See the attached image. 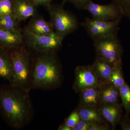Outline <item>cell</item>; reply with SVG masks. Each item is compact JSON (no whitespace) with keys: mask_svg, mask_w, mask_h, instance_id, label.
Listing matches in <instances>:
<instances>
[{"mask_svg":"<svg viewBox=\"0 0 130 130\" xmlns=\"http://www.w3.org/2000/svg\"><path fill=\"white\" fill-rule=\"evenodd\" d=\"M28 92L13 87L0 89V106L8 122L13 128H21L30 119L31 105Z\"/></svg>","mask_w":130,"mask_h":130,"instance_id":"cell-1","label":"cell"},{"mask_svg":"<svg viewBox=\"0 0 130 130\" xmlns=\"http://www.w3.org/2000/svg\"><path fill=\"white\" fill-rule=\"evenodd\" d=\"M60 66L54 53L43 54L38 57L31 77V86L33 88L49 90L60 85Z\"/></svg>","mask_w":130,"mask_h":130,"instance_id":"cell-2","label":"cell"},{"mask_svg":"<svg viewBox=\"0 0 130 130\" xmlns=\"http://www.w3.org/2000/svg\"><path fill=\"white\" fill-rule=\"evenodd\" d=\"M9 56L13 69L10 82L12 86L29 91L31 77L29 54L24 49L19 48L13 51Z\"/></svg>","mask_w":130,"mask_h":130,"instance_id":"cell-3","label":"cell"},{"mask_svg":"<svg viewBox=\"0 0 130 130\" xmlns=\"http://www.w3.org/2000/svg\"><path fill=\"white\" fill-rule=\"evenodd\" d=\"M64 3L47 6L55 32L63 39L75 31L79 25L76 17L64 8Z\"/></svg>","mask_w":130,"mask_h":130,"instance_id":"cell-4","label":"cell"},{"mask_svg":"<svg viewBox=\"0 0 130 130\" xmlns=\"http://www.w3.org/2000/svg\"><path fill=\"white\" fill-rule=\"evenodd\" d=\"M24 36L30 47L43 54L54 53L60 47L64 39L55 32L47 35H37L26 29Z\"/></svg>","mask_w":130,"mask_h":130,"instance_id":"cell-5","label":"cell"},{"mask_svg":"<svg viewBox=\"0 0 130 130\" xmlns=\"http://www.w3.org/2000/svg\"><path fill=\"white\" fill-rule=\"evenodd\" d=\"M96 57L114 64L121 61V48L116 35L93 40Z\"/></svg>","mask_w":130,"mask_h":130,"instance_id":"cell-6","label":"cell"},{"mask_svg":"<svg viewBox=\"0 0 130 130\" xmlns=\"http://www.w3.org/2000/svg\"><path fill=\"white\" fill-rule=\"evenodd\" d=\"M119 21H107L87 18L81 25L93 40L116 35Z\"/></svg>","mask_w":130,"mask_h":130,"instance_id":"cell-7","label":"cell"},{"mask_svg":"<svg viewBox=\"0 0 130 130\" xmlns=\"http://www.w3.org/2000/svg\"><path fill=\"white\" fill-rule=\"evenodd\" d=\"M74 73L73 89L76 93H79L85 89L100 87L103 85L95 74L90 65L77 67Z\"/></svg>","mask_w":130,"mask_h":130,"instance_id":"cell-8","label":"cell"},{"mask_svg":"<svg viewBox=\"0 0 130 130\" xmlns=\"http://www.w3.org/2000/svg\"><path fill=\"white\" fill-rule=\"evenodd\" d=\"M84 10L88 12L93 18L103 21H119L123 15L119 8L112 2L103 5L91 1L86 5Z\"/></svg>","mask_w":130,"mask_h":130,"instance_id":"cell-9","label":"cell"},{"mask_svg":"<svg viewBox=\"0 0 130 130\" xmlns=\"http://www.w3.org/2000/svg\"><path fill=\"white\" fill-rule=\"evenodd\" d=\"M98 107L103 117L110 124L112 129H115L122 116L121 106L105 103L100 105Z\"/></svg>","mask_w":130,"mask_h":130,"instance_id":"cell-10","label":"cell"},{"mask_svg":"<svg viewBox=\"0 0 130 130\" xmlns=\"http://www.w3.org/2000/svg\"><path fill=\"white\" fill-rule=\"evenodd\" d=\"M35 5L30 0H14L13 14L19 21L35 16Z\"/></svg>","mask_w":130,"mask_h":130,"instance_id":"cell-11","label":"cell"},{"mask_svg":"<svg viewBox=\"0 0 130 130\" xmlns=\"http://www.w3.org/2000/svg\"><path fill=\"white\" fill-rule=\"evenodd\" d=\"M113 66V64L98 57L91 65L93 72L103 84L109 83Z\"/></svg>","mask_w":130,"mask_h":130,"instance_id":"cell-12","label":"cell"},{"mask_svg":"<svg viewBox=\"0 0 130 130\" xmlns=\"http://www.w3.org/2000/svg\"><path fill=\"white\" fill-rule=\"evenodd\" d=\"M26 29L37 35H47L55 32L51 22H48L41 17L35 16L32 17Z\"/></svg>","mask_w":130,"mask_h":130,"instance_id":"cell-13","label":"cell"},{"mask_svg":"<svg viewBox=\"0 0 130 130\" xmlns=\"http://www.w3.org/2000/svg\"><path fill=\"white\" fill-rule=\"evenodd\" d=\"M23 41L20 30H11L0 28V46L7 48L18 46Z\"/></svg>","mask_w":130,"mask_h":130,"instance_id":"cell-14","label":"cell"},{"mask_svg":"<svg viewBox=\"0 0 130 130\" xmlns=\"http://www.w3.org/2000/svg\"><path fill=\"white\" fill-rule=\"evenodd\" d=\"M120 98L119 89L111 84H104L100 87V105L113 103L121 106L119 103Z\"/></svg>","mask_w":130,"mask_h":130,"instance_id":"cell-15","label":"cell"},{"mask_svg":"<svg viewBox=\"0 0 130 130\" xmlns=\"http://www.w3.org/2000/svg\"><path fill=\"white\" fill-rule=\"evenodd\" d=\"M100 87L89 88L81 91L79 93L78 106L98 107L100 105Z\"/></svg>","mask_w":130,"mask_h":130,"instance_id":"cell-16","label":"cell"},{"mask_svg":"<svg viewBox=\"0 0 130 130\" xmlns=\"http://www.w3.org/2000/svg\"><path fill=\"white\" fill-rule=\"evenodd\" d=\"M77 109L81 119L107 124L98 107L78 106Z\"/></svg>","mask_w":130,"mask_h":130,"instance_id":"cell-17","label":"cell"},{"mask_svg":"<svg viewBox=\"0 0 130 130\" xmlns=\"http://www.w3.org/2000/svg\"><path fill=\"white\" fill-rule=\"evenodd\" d=\"M13 73L12 64L10 56L0 53V77L11 82Z\"/></svg>","mask_w":130,"mask_h":130,"instance_id":"cell-18","label":"cell"},{"mask_svg":"<svg viewBox=\"0 0 130 130\" xmlns=\"http://www.w3.org/2000/svg\"><path fill=\"white\" fill-rule=\"evenodd\" d=\"M121 65V61L114 64L109 81V84L119 89L125 84Z\"/></svg>","mask_w":130,"mask_h":130,"instance_id":"cell-19","label":"cell"},{"mask_svg":"<svg viewBox=\"0 0 130 130\" xmlns=\"http://www.w3.org/2000/svg\"><path fill=\"white\" fill-rule=\"evenodd\" d=\"M19 21L13 14L0 16V28L8 30H19Z\"/></svg>","mask_w":130,"mask_h":130,"instance_id":"cell-20","label":"cell"},{"mask_svg":"<svg viewBox=\"0 0 130 130\" xmlns=\"http://www.w3.org/2000/svg\"><path fill=\"white\" fill-rule=\"evenodd\" d=\"M119 90L122 106L125 110L126 115L128 116L130 113V86L125 83Z\"/></svg>","mask_w":130,"mask_h":130,"instance_id":"cell-21","label":"cell"},{"mask_svg":"<svg viewBox=\"0 0 130 130\" xmlns=\"http://www.w3.org/2000/svg\"><path fill=\"white\" fill-rule=\"evenodd\" d=\"M14 0L0 1V16L13 14Z\"/></svg>","mask_w":130,"mask_h":130,"instance_id":"cell-22","label":"cell"},{"mask_svg":"<svg viewBox=\"0 0 130 130\" xmlns=\"http://www.w3.org/2000/svg\"><path fill=\"white\" fill-rule=\"evenodd\" d=\"M119 8L123 15L130 19V0H111Z\"/></svg>","mask_w":130,"mask_h":130,"instance_id":"cell-23","label":"cell"},{"mask_svg":"<svg viewBox=\"0 0 130 130\" xmlns=\"http://www.w3.org/2000/svg\"><path fill=\"white\" fill-rule=\"evenodd\" d=\"M80 117L77 109L72 112L65 120V123L73 129L80 120Z\"/></svg>","mask_w":130,"mask_h":130,"instance_id":"cell-24","label":"cell"},{"mask_svg":"<svg viewBox=\"0 0 130 130\" xmlns=\"http://www.w3.org/2000/svg\"><path fill=\"white\" fill-rule=\"evenodd\" d=\"M93 0H63V2H68L71 3L77 9L79 10L84 9L86 5Z\"/></svg>","mask_w":130,"mask_h":130,"instance_id":"cell-25","label":"cell"},{"mask_svg":"<svg viewBox=\"0 0 130 130\" xmlns=\"http://www.w3.org/2000/svg\"><path fill=\"white\" fill-rule=\"evenodd\" d=\"M93 122L80 119L79 122L73 128V130H89Z\"/></svg>","mask_w":130,"mask_h":130,"instance_id":"cell-26","label":"cell"},{"mask_svg":"<svg viewBox=\"0 0 130 130\" xmlns=\"http://www.w3.org/2000/svg\"><path fill=\"white\" fill-rule=\"evenodd\" d=\"M119 123L122 130H130V119L128 116L125 115L121 116Z\"/></svg>","mask_w":130,"mask_h":130,"instance_id":"cell-27","label":"cell"},{"mask_svg":"<svg viewBox=\"0 0 130 130\" xmlns=\"http://www.w3.org/2000/svg\"><path fill=\"white\" fill-rule=\"evenodd\" d=\"M109 126L107 124L94 122L91 126L89 130H108Z\"/></svg>","mask_w":130,"mask_h":130,"instance_id":"cell-28","label":"cell"},{"mask_svg":"<svg viewBox=\"0 0 130 130\" xmlns=\"http://www.w3.org/2000/svg\"><path fill=\"white\" fill-rule=\"evenodd\" d=\"M53 0H31V2L35 6H47L51 5V3Z\"/></svg>","mask_w":130,"mask_h":130,"instance_id":"cell-29","label":"cell"},{"mask_svg":"<svg viewBox=\"0 0 130 130\" xmlns=\"http://www.w3.org/2000/svg\"><path fill=\"white\" fill-rule=\"evenodd\" d=\"M59 130H73L72 128L67 125L66 123H64L61 125L58 128Z\"/></svg>","mask_w":130,"mask_h":130,"instance_id":"cell-30","label":"cell"},{"mask_svg":"<svg viewBox=\"0 0 130 130\" xmlns=\"http://www.w3.org/2000/svg\"><path fill=\"white\" fill-rule=\"evenodd\" d=\"M30 1H31V0H30Z\"/></svg>","mask_w":130,"mask_h":130,"instance_id":"cell-31","label":"cell"},{"mask_svg":"<svg viewBox=\"0 0 130 130\" xmlns=\"http://www.w3.org/2000/svg\"><path fill=\"white\" fill-rule=\"evenodd\" d=\"M0 1H1V0H0Z\"/></svg>","mask_w":130,"mask_h":130,"instance_id":"cell-32","label":"cell"}]
</instances>
